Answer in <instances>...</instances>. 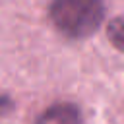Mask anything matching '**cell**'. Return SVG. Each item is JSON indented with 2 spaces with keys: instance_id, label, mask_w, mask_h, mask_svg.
Here are the masks:
<instances>
[{
  "instance_id": "6da1fadb",
  "label": "cell",
  "mask_w": 124,
  "mask_h": 124,
  "mask_svg": "<svg viewBox=\"0 0 124 124\" xmlns=\"http://www.w3.org/2000/svg\"><path fill=\"white\" fill-rule=\"evenodd\" d=\"M54 29L72 41L91 37L105 19L103 0H52L48 8Z\"/></svg>"
},
{
  "instance_id": "7a4b0ae2",
  "label": "cell",
  "mask_w": 124,
  "mask_h": 124,
  "mask_svg": "<svg viewBox=\"0 0 124 124\" xmlns=\"http://www.w3.org/2000/svg\"><path fill=\"white\" fill-rule=\"evenodd\" d=\"M35 124H85V118L78 105L54 103L37 116Z\"/></svg>"
},
{
  "instance_id": "3957f363",
  "label": "cell",
  "mask_w": 124,
  "mask_h": 124,
  "mask_svg": "<svg viewBox=\"0 0 124 124\" xmlns=\"http://www.w3.org/2000/svg\"><path fill=\"white\" fill-rule=\"evenodd\" d=\"M107 37H108V43L116 50L124 52V16H118V17H114V19L108 21V25H107Z\"/></svg>"
},
{
  "instance_id": "277c9868",
  "label": "cell",
  "mask_w": 124,
  "mask_h": 124,
  "mask_svg": "<svg viewBox=\"0 0 124 124\" xmlns=\"http://www.w3.org/2000/svg\"><path fill=\"white\" fill-rule=\"evenodd\" d=\"M14 108V103H12V99L10 97H0V114H4V112H10Z\"/></svg>"
}]
</instances>
